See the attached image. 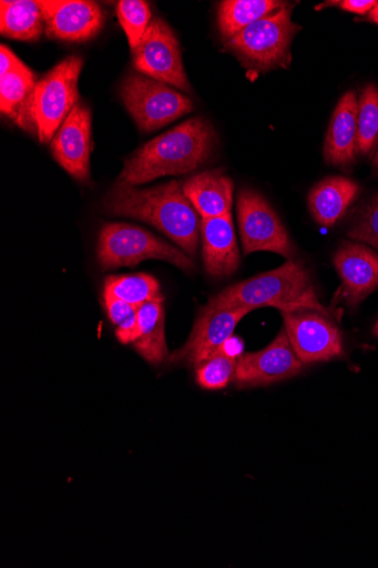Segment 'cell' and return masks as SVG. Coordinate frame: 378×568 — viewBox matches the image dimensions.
I'll return each instance as SVG.
<instances>
[{
  "label": "cell",
  "mask_w": 378,
  "mask_h": 568,
  "mask_svg": "<svg viewBox=\"0 0 378 568\" xmlns=\"http://www.w3.org/2000/svg\"><path fill=\"white\" fill-rule=\"evenodd\" d=\"M206 305L213 308L246 307L251 312L272 306L282 313L307 308L331 316L317 297L308 268L297 257L275 271L225 288L212 296Z\"/></svg>",
  "instance_id": "3957f363"
},
{
  "label": "cell",
  "mask_w": 378,
  "mask_h": 568,
  "mask_svg": "<svg viewBox=\"0 0 378 568\" xmlns=\"http://www.w3.org/2000/svg\"><path fill=\"white\" fill-rule=\"evenodd\" d=\"M103 206L110 215L152 225L192 260L196 255L202 220L177 181L144 190L116 184L106 194Z\"/></svg>",
  "instance_id": "6da1fadb"
},
{
  "label": "cell",
  "mask_w": 378,
  "mask_h": 568,
  "mask_svg": "<svg viewBox=\"0 0 378 568\" xmlns=\"http://www.w3.org/2000/svg\"><path fill=\"white\" fill-rule=\"evenodd\" d=\"M103 296L119 298L137 307L149 302L164 301L159 282L147 274L106 277Z\"/></svg>",
  "instance_id": "cb8c5ba5"
},
{
  "label": "cell",
  "mask_w": 378,
  "mask_h": 568,
  "mask_svg": "<svg viewBox=\"0 0 378 568\" xmlns=\"http://www.w3.org/2000/svg\"><path fill=\"white\" fill-rule=\"evenodd\" d=\"M341 280L339 298L356 306L378 287V254L361 243L344 242L334 256Z\"/></svg>",
  "instance_id": "5bb4252c"
},
{
  "label": "cell",
  "mask_w": 378,
  "mask_h": 568,
  "mask_svg": "<svg viewBox=\"0 0 378 568\" xmlns=\"http://www.w3.org/2000/svg\"><path fill=\"white\" fill-rule=\"evenodd\" d=\"M122 98L140 130L146 133L164 128L194 110L190 97L145 75L129 77L122 87Z\"/></svg>",
  "instance_id": "52a82bcc"
},
{
  "label": "cell",
  "mask_w": 378,
  "mask_h": 568,
  "mask_svg": "<svg viewBox=\"0 0 378 568\" xmlns=\"http://www.w3.org/2000/svg\"><path fill=\"white\" fill-rule=\"evenodd\" d=\"M287 4L277 0H226L222 3L218 13L223 40L229 41L247 27Z\"/></svg>",
  "instance_id": "7402d4cb"
},
{
  "label": "cell",
  "mask_w": 378,
  "mask_h": 568,
  "mask_svg": "<svg viewBox=\"0 0 378 568\" xmlns=\"http://www.w3.org/2000/svg\"><path fill=\"white\" fill-rule=\"evenodd\" d=\"M238 357L226 348L211 356L195 368L196 382L207 390L226 388L234 379Z\"/></svg>",
  "instance_id": "484cf974"
},
{
  "label": "cell",
  "mask_w": 378,
  "mask_h": 568,
  "mask_svg": "<svg viewBox=\"0 0 378 568\" xmlns=\"http://www.w3.org/2000/svg\"><path fill=\"white\" fill-rule=\"evenodd\" d=\"M43 22L38 2H30V0L0 2V31L4 37L37 41L42 34Z\"/></svg>",
  "instance_id": "603a6c76"
},
{
  "label": "cell",
  "mask_w": 378,
  "mask_h": 568,
  "mask_svg": "<svg viewBox=\"0 0 378 568\" xmlns=\"http://www.w3.org/2000/svg\"><path fill=\"white\" fill-rule=\"evenodd\" d=\"M367 20L371 21L372 23L378 24V3L372 9V11L367 16Z\"/></svg>",
  "instance_id": "1f68e13d"
},
{
  "label": "cell",
  "mask_w": 378,
  "mask_h": 568,
  "mask_svg": "<svg viewBox=\"0 0 378 568\" xmlns=\"http://www.w3.org/2000/svg\"><path fill=\"white\" fill-rule=\"evenodd\" d=\"M358 98L355 91L346 92L339 100L324 143V160L343 170L351 169L357 156Z\"/></svg>",
  "instance_id": "e0dca14e"
},
{
  "label": "cell",
  "mask_w": 378,
  "mask_h": 568,
  "mask_svg": "<svg viewBox=\"0 0 378 568\" xmlns=\"http://www.w3.org/2000/svg\"><path fill=\"white\" fill-rule=\"evenodd\" d=\"M292 13L293 8L287 4L264 17L227 41L226 50L251 71L287 69L293 40L302 29L293 21Z\"/></svg>",
  "instance_id": "277c9868"
},
{
  "label": "cell",
  "mask_w": 378,
  "mask_h": 568,
  "mask_svg": "<svg viewBox=\"0 0 378 568\" xmlns=\"http://www.w3.org/2000/svg\"><path fill=\"white\" fill-rule=\"evenodd\" d=\"M167 262L186 274L195 272V264L182 248L152 233L130 224H105L100 231L98 261L103 270L135 267L145 261Z\"/></svg>",
  "instance_id": "5b68a950"
},
{
  "label": "cell",
  "mask_w": 378,
  "mask_h": 568,
  "mask_svg": "<svg viewBox=\"0 0 378 568\" xmlns=\"http://www.w3.org/2000/svg\"><path fill=\"white\" fill-rule=\"evenodd\" d=\"M282 316L290 344L305 366L344 356V338L331 316L307 308Z\"/></svg>",
  "instance_id": "30bf717a"
},
{
  "label": "cell",
  "mask_w": 378,
  "mask_h": 568,
  "mask_svg": "<svg viewBox=\"0 0 378 568\" xmlns=\"http://www.w3.org/2000/svg\"><path fill=\"white\" fill-rule=\"evenodd\" d=\"M53 158L74 179L85 182L90 176L91 114L78 102L68 120L51 141Z\"/></svg>",
  "instance_id": "9a60e30c"
},
{
  "label": "cell",
  "mask_w": 378,
  "mask_h": 568,
  "mask_svg": "<svg viewBox=\"0 0 378 568\" xmlns=\"http://www.w3.org/2000/svg\"><path fill=\"white\" fill-rule=\"evenodd\" d=\"M304 368L283 328L272 344L238 356L233 382L239 388L267 386L294 378Z\"/></svg>",
  "instance_id": "7c38bea8"
},
{
  "label": "cell",
  "mask_w": 378,
  "mask_h": 568,
  "mask_svg": "<svg viewBox=\"0 0 378 568\" xmlns=\"http://www.w3.org/2000/svg\"><path fill=\"white\" fill-rule=\"evenodd\" d=\"M0 48H2L0 49V61H2V63H0V68H2L0 75H7L11 72L22 69L25 65L18 59L14 53H12L9 47L2 44Z\"/></svg>",
  "instance_id": "4dcf8cb0"
},
{
  "label": "cell",
  "mask_w": 378,
  "mask_h": 568,
  "mask_svg": "<svg viewBox=\"0 0 378 568\" xmlns=\"http://www.w3.org/2000/svg\"><path fill=\"white\" fill-rule=\"evenodd\" d=\"M348 236L378 250V194L361 206L348 231Z\"/></svg>",
  "instance_id": "f1b7e54d"
},
{
  "label": "cell",
  "mask_w": 378,
  "mask_h": 568,
  "mask_svg": "<svg viewBox=\"0 0 378 568\" xmlns=\"http://www.w3.org/2000/svg\"><path fill=\"white\" fill-rule=\"evenodd\" d=\"M118 16L134 50L152 21L150 8L140 0H122L118 6Z\"/></svg>",
  "instance_id": "4316f807"
},
{
  "label": "cell",
  "mask_w": 378,
  "mask_h": 568,
  "mask_svg": "<svg viewBox=\"0 0 378 568\" xmlns=\"http://www.w3.org/2000/svg\"><path fill=\"white\" fill-rule=\"evenodd\" d=\"M37 83L34 73L27 65L0 79V111L31 133H38L33 115Z\"/></svg>",
  "instance_id": "ffe728a7"
},
{
  "label": "cell",
  "mask_w": 378,
  "mask_h": 568,
  "mask_svg": "<svg viewBox=\"0 0 378 568\" xmlns=\"http://www.w3.org/2000/svg\"><path fill=\"white\" fill-rule=\"evenodd\" d=\"M106 315L116 327V336L123 344H133L137 334L139 307L122 300L103 296Z\"/></svg>",
  "instance_id": "83f0119b"
},
{
  "label": "cell",
  "mask_w": 378,
  "mask_h": 568,
  "mask_svg": "<svg viewBox=\"0 0 378 568\" xmlns=\"http://www.w3.org/2000/svg\"><path fill=\"white\" fill-rule=\"evenodd\" d=\"M237 219L244 255L267 251L295 260L297 248L272 204L253 189L241 190Z\"/></svg>",
  "instance_id": "ba28073f"
},
{
  "label": "cell",
  "mask_w": 378,
  "mask_h": 568,
  "mask_svg": "<svg viewBox=\"0 0 378 568\" xmlns=\"http://www.w3.org/2000/svg\"><path fill=\"white\" fill-rule=\"evenodd\" d=\"M133 55L136 71L145 77L192 92L178 40L164 20L152 19Z\"/></svg>",
  "instance_id": "9c48e42d"
},
{
  "label": "cell",
  "mask_w": 378,
  "mask_h": 568,
  "mask_svg": "<svg viewBox=\"0 0 378 568\" xmlns=\"http://www.w3.org/2000/svg\"><path fill=\"white\" fill-rule=\"evenodd\" d=\"M133 344L139 354L152 366L156 367L168 358L164 301L139 306L137 334Z\"/></svg>",
  "instance_id": "44dd1931"
},
{
  "label": "cell",
  "mask_w": 378,
  "mask_h": 568,
  "mask_svg": "<svg viewBox=\"0 0 378 568\" xmlns=\"http://www.w3.org/2000/svg\"><path fill=\"white\" fill-rule=\"evenodd\" d=\"M357 154L369 156L378 143V88L367 84L358 99Z\"/></svg>",
  "instance_id": "d4e9b609"
},
{
  "label": "cell",
  "mask_w": 378,
  "mask_h": 568,
  "mask_svg": "<svg viewBox=\"0 0 378 568\" xmlns=\"http://www.w3.org/2000/svg\"><path fill=\"white\" fill-rule=\"evenodd\" d=\"M49 38L82 42L94 38L103 27L101 8L84 0H43L38 2Z\"/></svg>",
  "instance_id": "4fadbf2b"
},
{
  "label": "cell",
  "mask_w": 378,
  "mask_h": 568,
  "mask_svg": "<svg viewBox=\"0 0 378 568\" xmlns=\"http://www.w3.org/2000/svg\"><path fill=\"white\" fill-rule=\"evenodd\" d=\"M183 190L201 220L232 214L234 182L223 170L196 174L185 181Z\"/></svg>",
  "instance_id": "ac0fdd59"
},
{
  "label": "cell",
  "mask_w": 378,
  "mask_h": 568,
  "mask_svg": "<svg viewBox=\"0 0 378 568\" xmlns=\"http://www.w3.org/2000/svg\"><path fill=\"white\" fill-rule=\"evenodd\" d=\"M251 310L246 307L213 308L205 305L186 343L168 356L170 365L196 368L226 348L239 322Z\"/></svg>",
  "instance_id": "8fae6325"
},
{
  "label": "cell",
  "mask_w": 378,
  "mask_h": 568,
  "mask_svg": "<svg viewBox=\"0 0 378 568\" xmlns=\"http://www.w3.org/2000/svg\"><path fill=\"white\" fill-rule=\"evenodd\" d=\"M377 3L376 0H343V2H331L324 6L339 7L343 11L356 16H368Z\"/></svg>",
  "instance_id": "f546056e"
},
{
  "label": "cell",
  "mask_w": 378,
  "mask_h": 568,
  "mask_svg": "<svg viewBox=\"0 0 378 568\" xmlns=\"http://www.w3.org/2000/svg\"><path fill=\"white\" fill-rule=\"evenodd\" d=\"M217 135L202 118L191 119L145 143L125 162L118 185L136 186L162 176L185 175L213 156Z\"/></svg>",
  "instance_id": "7a4b0ae2"
},
{
  "label": "cell",
  "mask_w": 378,
  "mask_h": 568,
  "mask_svg": "<svg viewBox=\"0 0 378 568\" xmlns=\"http://www.w3.org/2000/svg\"><path fill=\"white\" fill-rule=\"evenodd\" d=\"M83 60L70 57L38 81L33 115L39 140L48 143L70 116L79 100V79Z\"/></svg>",
  "instance_id": "8992f818"
},
{
  "label": "cell",
  "mask_w": 378,
  "mask_h": 568,
  "mask_svg": "<svg viewBox=\"0 0 378 568\" xmlns=\"http://www.w3.org/2000/svg\"><path fill=\"white\" fill-rule=\"evenodd\" d=\"M201 239L207 275L217 280L234 275L241 265V254L232 214L202 219Z\"/></svg>",
  "instance_id": "2e32d148"
},
{
  "label": "cell",
  "mask_w": 378,
  "mask_h": 568,
  "mask_svg": "<svg viewBox=\"0 0 378 568\" xmlns=\"http://www.w3.org/2000/svg\"><path fill=\"white\" fill-rule=\"evenodd\" d=\"M372 166H374L375 171L378 172V148L376 150V153H375V156L372 160Z\"/></svg>",
  "instance_id": "d6a6232c"
},
{
  "label": "cell",
  "mask_w": 378,
  "mask_h": 568,
  "mask_svg": "<svg viewBox=\"0 0 378 568\" xmlns=\"http://www.w3.org/2000/svg\"><path fill=\"white\" fill-rule=\"evenodd\" d=\"M372 334L375 335V337H377V338H378V322H377V323H376V325L374 326Z\"/></svg>",
  "instance_id": "836d02e7"
},
{
  "label": "cell",
  "mask_w": 378,
  "mask_h": 568,
  "mask_svg": "<svg viewBox=\"0 0 378 568\" xmlns=\"http://www.w3.org/2000/svg\"><path fill=\"white\" fill-rule=\"evenodd\" d=\"M360 192L351 179L333 176L318 182L308 194V210L313 220L323 227L335 226L347 213Z\"/></svg>",
  "instance_id": "d6986e66"
}]
</instances>
